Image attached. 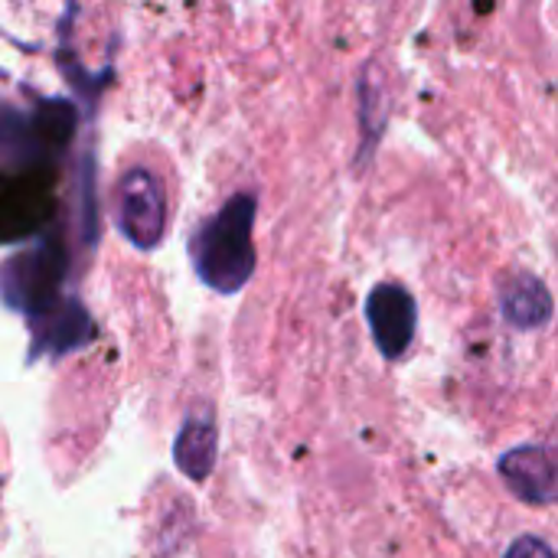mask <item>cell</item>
<instances>
[{
    "instance_id": "11",
    "label": "cell",
    "mask_w": 558,
    "mask_h": 558,
    "mask_svg": "<svg viewBox=\"0 0 558 558\" xmlns=\"http://www.w3.org/2000/svg\"><path fill=\"white\" fill-rule=\"evenodd\" d=\"M507 558H558L543 539L536 536H520L513 539V546L507 549Z\"/></svg>"
},
{
    "instance_id": "7",
    "label": "cell",
    "mask_w": 558,
    "mask_h": 558,
    "mask_svg": "<svg viewBox=\"0 0 558 558\" xmlns=\"http://www.w3.org/2000/svg\"><path fill=\"white\" fill-rule=\"evenodd\" d=\"M29 327H33V356H39V353L65 356L95 337L92 317L78 298H62L49 314L36 317Z\"/></svg>"
},
{
    "instance_id": "5",
    "label": "cell",
    "mask_w": 558,
    "mask_h": 558,
    "mask_svg": "<svg viewBox=\"0 0 558 558\" xmlns=\"http://www.w3.org/2000/svg\"><path fill=\"white\" fill-rule=\"evenodd\" d=\"M366 317H369L373 340L383 350V356L399 360L409 350L415 337V324H418L412 294L399 284H379L366 301Z\"/></svg>"
},
{
    "instance_id": "3",
    "label": "cell",
    "mask_w": 558,
    "mask_h": 558,
    "mask_svg": "<svg viewBox=\"0 0 558 558\" xmlns=\"http://www.w3.org/2000/svg\"><path fill=\"white\" fill-rule=\"evenodd\" d=\"M52 170L46 160H20L0 170V245L39 235L56 216Z\"/></svg>"
},
{
    "instance_id": "8",
    "label": "cell",
    "mask_w": 558,
    "mask_h": 558,
    "mask_svg": "<svg viewBox=\"0 0 558 558\" xmlns=\"http://www.w3.org/2000/svg\"><path fill=\"white\" fill-rule=\"evenodd\" d=\"M216 451H219V432H216V418L209 405H199L193 412H186L177 441H173V464L183 477L203 484L213 468H216Z\"/></svg>"
},
{
    "instance_id": "6",
    "label": "cell",
    "mask_w": 558,
    "mask_h": 558,
    "mask_svg": "<svg viewBox=\"0 0 558 558\" xmlns=\"http://www.w3.org/2000/svg\"><path fill=\"white\" fill-rule=\"evenodd\" d=\"M500 474L526 504L558 500V454L549 448H517L500 461Z\"/></svg>"
},
{
    "instance_id": "10",
    "label": "cell",
    "mask_w": 558,
    "mask_h": 558,
    "mask_svg": "<svg viewBox=\"0 0 558 558\" xmlns=\"http://www.w3.org/2000/svg\"><path fill=\"white\" fill-rule=\"evenodd\" d=\"M389 118V82L379 62H369L360 75V128H363V147L360 160H369L373 144H379L383 128Z\"/></svg>"
},
{
    "instance_id": "2",
    "label": "cell",
    "mask_w": 558,
    "mask_h": 558,
    "mask_svg": "<svg viewBox=\"0 0 558 558\" xmlns=\"http://www.w3.org/2000/svg\"><path fill=\"white\" fill-rule=\"evenodd\" d=\"M69 271V252L59 239H43L0 265V294L29 324L49 314L65 294L62 281Z\"/></svg>"
},
{
    "instance_id": "9",
    "label": "cell",
    "mask_w": 558,
    "mask_h": 558,
    "mask_svg": "<svg viewBox=\"0 0 558 558\" xmlns=\"http://www.w3.org/2000/svg\"><path fill=\"white\" fill-rule=\"evenodd\" d=\"M500 307L504 317L520 327V330H533L549 324L553 317V294L546 291V284L533 275H513L504 291H500Z\"/></svg>"
},
{
    "instance_id": "4",
    "label": "cell",
    "mask_w": 558,
    "mask_h": 558,
    "mask_svg": "<svg viewBox=\"0 0 558 558\" xmlns=\"http://www.w3.org/2000/svg\"><path fill=\"white\" fill-rule=\"evenodd\" d=\"M114 226L137 248L154 252L167 232V193L154 170L131 167L114 186Z\"/></svg>"
},
{
    "instance_id": "1",
    "label": "cell",
    "mask_w": 558,
    "mask_h": 558,
    "mask_svg": "<svg viewBox=\"0 0 558 558\" xmlns=\"http://www.w3.org/2000/svg\"><path fill=\"white\" fill-rule=\"evenodd\" d=\"M255 196L252 193H235L216 216H209L193 242V268L199 281L219 294H235L248 284L255 275Z\"/></svg>"
}]
</instances>
